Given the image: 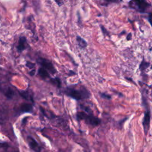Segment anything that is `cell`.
Listing matches in <instances>:
<instances>
[{"label":"cell","instance_id":"6da1fadb","mask_svg":"<svg viewBox=\"0 0 152 152\" xmlns=\"http://www.w3.org/2000/svg\"><path fill=\"white\" fill-rule=\"evenodd\" d=\"M128 7L141 14H149L152 11V5L147 0H130Z\"/></svg>","mask_w":152,"mask_h":152},{"label":"cell","instance_id":"7a4b0ae2","mask_svg":"<svg viewBox=\"0 0 152 152\" xmlns=\"http://www.w3.org/2000/svg\"><path fill=\"white\" fill-rule=\"evenodd\" d=\"M64 92L66 95L76 100L88 99L90 96V92L84 87H81L80 88L68 87L65 90Z\"/></svg>","mask_w":152,"mask_h":152},{"label":"cell","instance_id":"3957f363","mask_svg":"<svg viewBox=\"0 0 152 152\" xmlns=\"http://www.w3.org/2000/svg\"><path fill=\"white\" fill-rule=\"evenodd\" d=\"M77 119L78 121H84L87 124L92 126H97L101 123V120L94 115L86 113L84 111L77 113Z\"/></svg>","mask_w":152,"mask_h":152},{"label":"cell","instance_id":"277c9868","mask_svg":"<svg viewBox=\"0 0 152 152\" xmlns=\"http://www.w3.org/2000/svg\"><path fill=\"white\" fill-rule=\"evenodd\" d=\"M142 99H143L142 100L143 103L144 104V107H145V109H146L144 112V116L142 120V126H143L144 134L145 135H147L150 128V120H151V112L148 107V103H147L146 99L144 98V97H142Z\"/></svg>","mask_w":152,"mask_h":152},{"label":"cell","instance_id":"5b68a950","mask_svg":"<svg viewBox=\"0 0 152 152\" xmlns=\"http://www.w3.org/2000/svg\"><path fill=\"white\" fill-rule=\"evenodd\" d=\"M37 62H39L43 68H44L46 70H48L52 74H55L56 72L55 68L54 67L53 64L49 60L45 58H40L37 59Z\"/></svg>","mask_w":152,"mask_h":152},{"label":"cell","instance_id":"8992f818","mask_svg":"<svg viewBox=\"0 0 152 152\" xmlns=\"http://www.w3.org/2000/svg\"><path fill=\"white\" fill-rule=\"evenodd\" d=\"M27 45V39L24 36H20L18 39V45L17 46V49L18 52H21L26 48Z\"/></svg>","mask_w":152,"mask_h":152},{"label":"cell","instance_id":"52a82bcc","mask_svg":"<svg viewBox=\"0 0 152 152\" xmlns=\"http://www.w3.org/2000/svg\"><path fill=\"white\" fill-rule=\"evenodd\" d=\"M27 140H28V142L29 145L31 147V148L36 152H40V148L39 144H37V142L36 141V140L31 137H28Z\"/></svg>","mask_w":152,"mask_h":152},{"label":"cell","instance_id":"ba28073f","mask_svg":"<svg viewBox=\"0 0 152 152\" xmlns=\"http://www.w3.org/2000/svg\"><path fill=\"white\" fill-rule=\"evenodd\" d=\"M76 40L80 49H85L88 45V43L86 41V40L84 39L82 37H81L79 35H77L76 36Z\"/></svg>","mask_w":152,"mask_h":152},{"label":"cell","instance_id":"9c48e42d","mask_svg":"<svg viewBox=\"0 0 152 152\" xmlns=\"http://www.w3.org/2000/svg\"><path fill=\"white\" fill-rule=\"evenodd\" d=\"M38 74L43 79L49 77V74L48 71L44 68H40L38 70Z\"/></svg>","mask_w":152,"mask_h":152},{"label":"cell","instance_id":"30bf717a","mask_svg":"<svg viewBox=\"0 0 152 152\" xmlns=\"http://www.w3.org/2000/svg\"><path fill=\"white\" fill-rule=\"evenodd\" d=\"M20 109L23 112H30L32 110V106L28 103H23L21 104Z\"/></svg>","mask_w":152,"mask_h":152},{"label":"cell","instance_id":"8fae6325","mask_svg":"<svg viewBox=\"0 0 152 152\" xmlns=\"http://www.w3.org/2000/svg\"><path fill=\"white\" fill-rule=\"evenodd\" d=\"M150 65V63L145 61V60H142L141 62V64H140V69L142 71L144 70H145L146 68H147Z\"/></svg>","mask_w":152,"mask_h":152},{"label":"cell","instance_id":"7c38bea8","mask_svg":"<svg viewBox=\"0 0 152 152\" xmlns=\"http://www.w3.org/2000/svg\"><path fill=\"white\" fill-rule=\"evenodd\" d=\"M50 81H51V83L55 85L58 87H61V81L59 78H54L51 79Z\"/></svg>","mask_w":152,"mask_h":152},{"label":"cell","instance_id":"4fadbf2b","mask_svg":"<svg viewBox=\"0 0 152 152\" xmlns=\"http://www.w3.org/2000/svg\"><path fill=\"white\" fill-rule=\"evenodd\" d=\"M5 96L8 97V98H11L13 95H14V92L11 88H8L5 91Z\"/></svg>","mask_w":152,"mask_h":152},{"label":"cell","instance_id":"5bb4252c","mask_svg":"<svg viewBox=\"0 0 152 152\" xmlns=\"http://www.w3.org/2000/svg\"><path fill=\"white\" fill-rule=\"evenodd\" d=\"M100 29H101V31H102V32L103 35H104V36H109L108 31L106 29V28L103 26L100 25Z\"/></svg>","mask_w":152,"mask_h":152},{"label":"cell","instance_id":"9a60e30c","mask_svg":"<svg viewBox=\"0 0 152 152\" xmlns=\"http://www.w3.org/2000/svg\"><path fill=\"white\" fill-rule=\"evenodd\" d=\"M107 4H118L120 2V0H103Z\"/></svg>","mask_w":152,"mask_h":152},{"label":"cell","instance_id":"2e32d148","mask_svg":"<svg viewBox=\"0 0 152 152\" xmlns=\"http://www.w3.org/2000/svg\"><path fill=\"white\" fill-rule=\"evenodd\" d=\"M147 20H148V21L149 22L150 24L151 25V26L152 27V11L151 12H150L149 14H148Z\"/></svg>","mask_w":152,"mask_h":152},{"label":"cell","instance_id":"e0dca14e","mask_svg":"<svg viewBox=\"0 0 152 152\" xmlns=\"http://www.w3.org/2000/svg\"><path fill=\"white\" fill-rule=\"evenodd\" d=\"M26 66H27L28 68H30V69H33V68H34V66H35V64H34V63H32V62H31L28 61V62H27V63H26Z\"/></svg>","mask_w":152,"mask_h":152},{"label":"cell","instance_id":"ac0fdd59","mask_svg":"<svg viewBox=\"0 0 152 152\" xmlns=\"http://www.w3.org/2000/svg\"><path fill=\"white\" fill-rule=\"evenodd\" d=\"M101 95V97H103V98H104V99H111V96L107 94H106V93H102L100 94Z\"/></svg>","mask_w":152,"mask_h":152},{"label":"cell","instance_id":"d6986e66","mask_svg":"<svg viewBox=\"0 0 152 152\" xmlns=\"http://www.w3.org/2000/svg\"><path fill=\"white\" fill-rule=\"evenodd\" d=\"M56 4L59 6V7H61L64 5V1L63 0H53Z\"/></svg>","mask_w":152,"mask_h":152},{"label":"cell","instance_id":"ffe728a7","mask_svg":"<svg viewBox=\"0 0 152 152\" xmlns=\"http://www.w3.org/2000/svg\"><path fill=\"white\" fill-rule=\"evenodd\" d=\"M20 94H21V96L23 97V98H24V99H27V97H28V95H27V92H22V93H20Z\"/></svg>","mask_w":152,"mask_h":152},{"label":"cell","instance_id":"44dd1931","mask_svg":"<svg viewBox=\"0 0 152 152\" xmlns=\"http://www.w3.org/2000/svg\"><path fill=\"white\" fill-rule=\"evenodd\" d=\"M126 40H131L132 39V33H129L126 35Z\"/></svg>","mask_w":152,"mask_h":152},{"label":"cell","instance_id":"7402d4cb","mask_svg":"<svg viewBox=\"0 0 152 152\" xmlns=\"http://www.w3.org/2000/svg\"><path fill=\"white\" fill-rule=\"evenodd\" d=\"M34 73H35V69H32V70L29 72V74H30V75H31V76H33V75H34Z\"/></svg>","mask_w":152,"mask_h":152},{"label":"cell","instance_id":"603a6c76","mask_svg":"<svg viewBox=\"0 0 152 152\" xmlns=\"http://www.w3.org/2000/svg\"><path fill=\"white\" fill-rule=\"evenodd\" d=\"M14 152H18V151H14Z\"/></svg>","mask_w":152,"mask_h":152}]
</instances>
